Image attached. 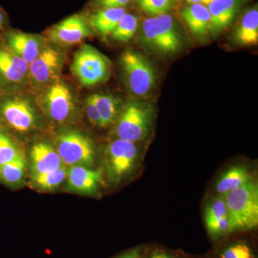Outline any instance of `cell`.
<instances>
[{
    "instance_id": "obj_1",
    "label": "cell",
    "mask_w": 258,
    "mask_h": 258,
    "mask_svg": "<svg viewBox=\"0 0 258 258\" xmlns=\"http://www.w3.org/2000/svg\"><path fill=\"white\" fill-rule=\"evenodd\" d=\"M222 197L228 212L230 233L257 227L258 186L255 181L232 190Z\"/></svg>"
},
{
    "instance_id": "obj_28",
    "label": "cell",
    "mask_w": 258,
    "mask_h": 258,
    "mask_svg": "<svg viewBox=\"0 0 258 258\" xmlns=\"http://www.w3.org/2000/svg\"><path fill=\"white\" fill-rule=\"evenodd\" d=\"M222 258H252V254L248 246L238 243L226 249L222 254Z\"/></svg>"
},
{
    "instance_id": "obj_20",
    "label": "cell",
    "mask_w": 258,
    "mask_h": 258,
    "mask_svg": "<svg viewBox=\"0 0 258 258\" xmlns=\"http://www.w3.org/2000/svg\"><path fill=\"white\" fill-rule=\"evenodd\" d=\"M234 40L243 46L257 45L258 42V10L257 7L248 10L242 17L234 32Z\"/></svg>"
},
{
    "instance_id": "obj_16",
    "label": "cell",
    "mask_w": 258,
    "mask_h": 258,
    "mask_svg": "<svg viewBox=\"0 0 258 258\" xmlns=\"http://www.w3.org/2000/svg\"><path fill=\"white\" fill-rule=\"evenodd\" d=\"M30 159L32 176L50 172L64 165L55 148L44 142L32 147Z\"/></svg>"
},
{
    "instance_id": "obj_32",
    "label": "cell",
    "mask_w": 258,
    "mask_h": 258,
    "mask_svg": "<svg viewBox=\"0 0 258 258\" xmlns=\"http://www.w3.org/2000/svg\"><path fill=\"white\" fill-rule=\"evenodd\" d=\"M190 4H200L203 5H209L213 0H186Z\"/></svg>"
},
{
    "instance_id": "obj_31",
    "label": "cell",
    "mask_w": 258,
    "mask_h": 258,
    "mask_svg": "<svg viewBox=\"0 0 258 258\" xmlns=\"http://www.w3.org/2000/svg\"><path fill=\"white\" fill-rule=\"evenodd\" d=\"M7 24V17L5 12L0 8V36L3 34Z\"/></svg>"
},
{
    "instance_id": "obj_15",
    "label": "cell",
    "mask_w": 258,
    "mask_h": 258,
    "mask_svg": "<svg viewBox=\"0 0 258 258\" xmlns=\"http://www.w3.org/2000/svg\"><path fill=\"white\" fill-rule=\"evenodd\" d=\"M204 218L209 234L212 238L217 239L230 233L228 212L223 197L214 199L206 205Z\"/></svg>"
},
{
    "instance_id": "obj_30",
    "label": "cell",
    "mask_w": 258,
    "mask_h": 258,
    "mask_svg": "<svg viewBox=\"0 0 258 258\" xmlns=\"http://www.w3.org/2000/svg\"><path fill=\"white\" fill-rule=\"evenodd\" d=\"M130 0H96V4L103 9L107 8H123Z\"/></svg>"
},
{
    "instance_id": "obj_5",
    "label": "cell",
    "mask_w": 258,
    "mask_h": 258,
    "mask_svg": "<svg viewBox=\"0 0 258 258\" xmlns=\"http://www.w3.org/2000/svg\"><path fill=\"white\" fill-rule=\"evenodd\" d=\"M120 64L131 92L136 96H144L152 91L157 81V74L144 56L134 50H125L120 57Z\"/></svg>"
},
{
    "instance_id": "obj_27",
    "label": "cell",
    "mask_w": 258,
    "mask_h": 258,
    "mask_svg": "<svg viewBox=\"0 0 258 258\" xmlns=\"http://www.w3.org/2000/svg\"><path fill=\"white\" fill-rule=\"evenodd\" d=\"M139 6L153 16L167 14L172 7V0H139Z\"/></svg>"
},
{
    "instance_id": "obj_34",
    "label": "cell",
    "mask_w": 258,
    "mask_h": 258,
    "mask_svg": "<svg viewBox=\"0 0 258 258\" xmlns=\"http://www.w3.org/2000/svg\"><path fill=\"white\" fill-rule=\"evenodd\" d=\"M151 258H173L169 254L164 253V252H156L152 256Z\"/></svg>"
},
{
    "instance_id": "obj_17",
    "label": "cell",
    "mask_w": 258,
    "mask_h": 258,
    "mask_svg": "<svg viewBox=\"0 0 258 258\" xmlns=\"http://www.w3.org/2000/svg\"><path fill=\"white\" fill-rule=\"evenodd\" d=\"M240 5V0H213L208 5L210 33L215 35L225 30L233 21Z\"/></svg>"
},
{
    "instance_id": "obj_2",
    "label": "cell",
    "mask_w": 258,
    "mask_h": 258,
    "mask_svg": "<svg viewBox=\"0 0 258 258\" xmlns=\"http://www.w3.org/2000/svg\"><path fill=\"white\" fill-rule=\"evenodd\" d=\"M142 40L151 50L161 54H174L181 50L182 39L170 15L164 14L144 20Z\"/></svg>"
},
{
    "instance_id": "obj_19",
    "label": "cell",
    "mask_w": 258,
    "mask_h": 258,
    "mask_svg": "<svg viewBox=\"0 0 258 258\" xmlns=\"http://www.w3.org/2000/svg\"><path fill=\"white\" fill-rule=\"evenodd\" d=\"M252 181H254V176L246 166H232L219 178L216 191L220 196H224L232 190Z\"/></svg>"
},
{
    "instance_id": "obj_29",
    "label": "cell",
    "mask_w": 258,
    "mask_h": 258,
    "mask_svg": "<svg viewBox=\"0 0 258 258\" xmlns=\"http://www.w3.org/2000/svg\"><path fill=\"white\" fill-rule=\"evenodd\" d=\"M86 112L88 119L93 125L97 126L103 127L101 115L93 101L91 96H88L86 101Z\"/></svg>"
},
{
    "instance_id": "obj_14",
    "label": "cell",
    "mask_w": 258,
    "mask_h": 258,
    "mask_svg": "<svg viewBox=\"0 0 258 258\" xmlns=\"http://www.w3.org/2000/svg\"><path fill=\"white\" fill-rule=\"evenodd\" d=\"M28 69V62L12 52L0 39V88L21 82Z\"/></svg>"
},
{
    "instance_id": "obj_26",
    "label": "cell",
    "mask_w": 258,
    "mask_h": 258,
    "mask_svg": "<svg viewBox=\"0 0 258 258\" xmlns=\"http://www.w3.org/2000/svg\"><path fill=\"white\" fill-rule=\"evenodd\" d=\"M21 152L11 135L0 127V166L13 160Z\"/></svg>"
},
{
    "instance_id": "obj_13",
    "label": "cell",
    "mask_w": 258,
    "mask_h": 258,
    "mask_svg": "<svg viewBox=\"0 0 258 258\" xmlns=\"http://www.w3.org/2000/svg\"><path fill=\"white\" fill-rule=\"evenodd\" d=\"M60 54L51 47L42 49L36 58L29 64L31 79L37 84H45L55 79L60 68Z\"/></svg>"
},
{
    "instance_id": "obj_33",
    "label": "cell",
    "mask_w": 258,
    "mask_h": 258,
    "mask_svg": "<svg viewBox=\"0 0 258 258\" xmlns=\"http://www.w3.org/2000/svg\"><path fill=\"white\" fill-rule=\"evenodd\" d=\"M118 258H139L138 252L137 250L132 251Z\"/></svg>"
},
{
    "instance_id": "obj_8",
    "label": "cell",
    "mask_w": 258,
    "mask_h": 258,
    "mask_svg": "<svg viewBox=\"0 0 258 258\" xmlns=\"http://www.w3.org/2000/svg\"><path fill=\"white\" fill-rule=\"evenodd\" d=\"M36 118L33 108L28 102L16 97L0 98V125L18 132H28L35 125Z\"/></svg>"
},
{
    "instance_id": "obj_21",
    "label": "cell",
    "mask_w": 258,
    "mask_h": 258,
    "mask_svg": "<svg viewBox=\"0 0 258 258\" xmlns=\"http://www.w3.org/2000/svg\"><path fill=\"white\" fill-rule=\"evenodd\" d=\"M26 161L23 152L13 160L0 166V184L10 189H18L23 184Z\"/></svg>"
},
{
    "instance_id": "obj_22",
    "label": "cell",
    "mask_w": 258,
    "mask_h": 258,
    "mask_svg": "<svg viewBox=\"0 0 258 258\" xmlns=\"http://www.w3.org/2000/svg\"><path fill=\"white\" fill-rule=\"evenodd\" d=\"M125 14L123 8H107L93 15L90 24L102 36H108L111 35Z\"/></svg>"
},
{
    "instance_id": "obj_18",
    "label": "cell",
    "mask_w": 258,
    "mask_h": 258,
    "mask_svg": "<svg viewBox=\"0 0 258 258\" xmlns=\"http://www.w3.org/2000/svg\"><path fill=\"white\" fill-rule=\"evenodd\" d=\"M181 15L190 31L197 38L203 40L210 32V17L205 5L191 4L181 11Z\"/></svg>"
},
{
    "instance_id": "obj_9",
    "label": "cell",
    "mask_w": 258,
    "mask_h": 258,
    "mask_svg": "<svg viewBox=\"0 0 258 258\" xmlns=\"http://www.w3.org/2000/svg\"><path fill=\"white\" fill-rule=\"evenodd\" d=\"M44 111L56 123L71 119L75 111L74 98L64 83L55 82L48 88L44 98Z\"/></svg>"
},
{
    "instance_id": "obj_24",
    "label": "cell",
    "mask_w": 258,
    "mask_h": 258,
    "mask_svg": "<svg viewBox=\"0 0 258 258\" xmlns=\"http://www.w3.org/2000/svg\"><path fill=\"white\" fill-rule=\"evenodd\" d=\"M91 97L101 115L103 126H108L114 123L119 114L116 100L109 95L100 93L91 95Z\"/></svg>"
},
{
    "instance_id": "obj_11",
    "label": "cell",
    "mask_w": 258,
    "mask_h": 258,
    "mask_svg": "<svg viewBox=\"0 0 258 258\" xmlns=\"http://www.w3.org/2000/svg\"><path fill=\"white\" fill-rule=\"evenodd\" d=\"M103 173L88 166H74L68 169L66 189L70 192L83 195H95L99 190Z\"/></svg>"
},
{
    "instance_id": "obj_6",
    "label": "cell",
    "mask_w": 258,
    "mask_h": 258,
    "mask_svg": "<svg viewBox=\"0 0 258 258\" xmlns=\"http://www.w3.org/2000/svg\"><path fill=\"white\" fill-rule=\"evenodd\" d=\"M71 70L81 84L93 86L106 81L111 66L106 56L91 45H85L75 54Z\"/></svg>"
},
{
    "instance_id": "obj_3",
    "label": "cell",
    "mask_w": 258,
    "mask_h": 258,
    "mask_svg": "<svg viewBox=\"0 0 258 258\" xmlns=\"http://www.w3.org/2000/svg\"><path fill=\"white\" fill-rule=\"evenodd\" d=\"M153 108L141 102H130L115 120V134L118 139L138 142L147 137L152 126Z\"/></svg>"
},
{
    "instance_id": "obj_25",
    "label": "cell",
    "mask_w": 258,
    "mask_h": 258,
    "mask_svg": "<svg viewBox=\"0 0 258 258\" xmlns=\"http://www.w3.org/2000/svg\"><path fill=\"white\" fill-rule=\"evenodd\" d=\"M138 18L135 15L125 14L112 32V37L118 42H128L138 29Z\"/></svg>"
},
{
    "instance_id": "obj_10",
    "label": "cell",
    "mask_w": 258,
    "mask_h": 258,
    "mask_svg": "<svg viewBox=\"0 0 258 258\" xmlns=\"http://www.w3.org/2000/svg\"><path fill=\"white\" fill-rule=\"evenodd\" d=\"M91 35V28L86 19L78 15L64 19L55 25L49 32L50 40L62 45L79 43Z\"/></svg>"
},
{
    "instance_id": "obj_4",
    "label": "cell",
    "mask_w": 258,
    "mask_h": 258,
    "mask_svg": "<svg viewBox=\"0 0 258 258\" xmlns=\"http://www.w3.org/2000/svg\"><path fill=\"white\" fill-rule=\"evenodd\" d=\"M139 149L137 144L117 139L107 146L104 154L106 176L113 184H119L137 168L139 161Z\"/></svg>"
},
{
    "instance_id": "obj_7",
    "label": "cell",
    "mask_w": 258,
    "mask_h": 258,
    "mask_svg": "<svg viewBox=\"0 0 258 258\" xmlns=\"http://www.w3.org/2000/svg\"><path fill=\"white\" fill-rule=\"evenodd\" d=\"M56 151L64 166H92L96 152L92 141L75 131L63 132L56 139Z\"/></svg>"
},
{
    "instance_id": "obj_12",
    "label": "cell",
    "mask_w": 258,
    "mask_h": 258,
    "mask_svg": "<svg viewBox=\"0 0 258 258\" xmlns=\"http://www.w3.org/2000/svg\"><path fill=\"white\" fill-rule=\"evenodd\" d=\"M0 39L12 52L28 64L35 60L42 50L40 39L30 34L8 30Z\"/></svg>"
},
{
    "instance_id": "obj_23",
    "label": "cell",
    "mask_w": 258,
    "mask_h": 258,
    "mask_svg": "<svg viewBox=\"0 0 258 258\" xmlns=\"http://www.w3.org/2000/svg\"><path fill=\"white\" fill-rule=\"evenodd\" d=\"M68 168L63 165L55 170L32 176V184L35 189L51 191L58 189L67 179Z\"/></svg>"
}]
</instances>
